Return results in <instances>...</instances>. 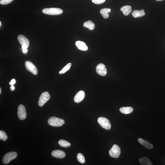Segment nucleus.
Here are the masks:
<instances>
[{"label":"nucleus","mask_w":165,"mask_h":165,"mask_svg":"<svg viewBox=\"0 0 165 165\" xmlns=\"http://www.w3.org/2000/svg\"><path fill=\"white\" fill-rule=\"evenodd\" d=\"M42 12L44 14L49 15H57L62 14L63 11L60 8H44L42 10Z\"/></svg>","instance_id":"obj_1"},{"label":"nucleus","mask_w":165,"mask_h":165,"mask_svg":"<svg viewBox=\"0 0 165 165\" xmlns=\"http://www.w3.org/2000/svg\"><path fill=\"white\" fill-rule=\"evenodd\" d=\"M48 123L50 126L54 127L62 126L64 124L63 120L55 117H52L49 119Z\"/></svg>","instance_id":"obj_2"},{"label":"nucleus","mask_w":165,"mask_h":165,"mask_svg":"<svg viewBox=\"0 0 165 165\" xmlns=\"http://www.w3.org/2000/svg\"><path fill=\"white\" fill-rule=\"evenodd\" d=\"M98 122L103 128L106 130L110 129L111 124L108 120L106 118L101 117L98 119Z\"/></svg>","instance_id":"obj_3"},{"label":"nucleus","mask_w":165,"mask_h":165,"mask_svg":"<svg viewBox=\"0 0 165 165\" xmlns=\"http://www.w3.org/2000/svg\"><path fill=\"white\" fill-rule=\"evenodd\" d=\"M121 153L120 148L117 145L114 144L111 149L109 151L110 157L114 158H118L120 156Z\"/></svg>","instance_id":"obj_4"},{"label":"nucleus","mask_w":165,"mask_h":165,"mask_svg":"<svg viewBox=\"0 0 165 165\" xmlns=\"http://www.w3.org/2000/svg\"><path fill=\"white\" fill-rule=\"evenodd\" d=\"M17 156V154L15 152H10L5 155L3 158V162L4 164H7L11 161L15 159Z\"/></svg>","instance_id":"obj_5"},{"label":"nucleus","mask_w":165,"mask_h":165,"mask_svg":"<svg viewBox=\"0 0 165 165\" xmlns=\"http://www.w3.org/2000/svg\"><path fill=\"white\" fill-rule=\"evenodd\" d=\"M50 95L48 92H43L39 97L38 101L39 106L40 107L43 106L50 99Z\"/></svg>","instance_id":"obj_6"},{"label":"nucleus","mask_w":165,"mask_h":165,"mask_svg":"<svg viewBox=\"0 0 165 165\" xmlns=\"http://www.w3.org/2000/svg\"><path fill=\"white\" fill-rule=\"evenodd\" d=\"M18 115L20 120H24L26 117V110L25 107L22 105H19L18 108Z\"/></svg>","instance_id":"obj_7"},{"label":"nucleus","mask_w":165,"mask_h":165,"mask_svg":"<svg viewBox=\"0 0 165 165\" xmlns=\"http://www.w3.org/2000/svg\"><path fill=\"white\" fill-rule=\"evenodd\" d=\"M25 67L28 71L31 72L34 75H37L38 73L37 69L33 63L29 61H25Z\"/></svg>","instance_id":"obj_8"},{"label":"nucleus","mask_w":165,"mask_h":165,"mask_svg":"<svg viewBox=\"0 0 165 165\" xmlns=\"http://www.w3.org/2000/svg\"><path fill=\"white\" fill-rule=\"evenodd\" d=\"M96 71L97 73L101 76H104L107 73L106 67L103 63H100L97 65L96 68Z\"/></svg>","instance_id":"obj_9"},{"label":"nucleus","mask_w":165,"mask_h":165,"mask_svg":"<svg viewBox=\"0 0 165 165\" xmlns=\"http://www.w3.org/2000/svg\"><path fill=\"white\" fill-rule=\"evenodd\" d=\"M18 41L21 46H25L28 47L29 46V41L28 39L22 35H19L18 37Z\"/></svg>","instance_id":"obj_10"},{"label":"nucleus","mask_w":165,"mask_h":165,"mask_svg":"<svg viewBox=\"0 0 165 165\" xmlns=\"http://www.w3.org/2000/svg\"><path fill=\"white\" fill-rule=\"evenodd\" d=\"M85 96L84 92L83 90H81L76 94L74 98V101L77 103H80L84 99Z\"/></svg>","instance_id":"obj_11"},{"label":"nucleus","mask_w":165,"mask_h":165,"mask_svg":"<svg viewBox=\"0 0 165 165\" xmlns=\"http://www.w3.org/2000/svg\"><path fill=\"white\" fill-rule=\"evenodd\" d=\"M52 155L53 157L56 158L62 159L66 156V153L64 151L61 150H54L52 152Z\"/></svg>","instance_id":"obj_12"},{"label":"nucleus","mask_w":165,"mask_h":165,"mask_svg":"<svg viewBox=\"0 0 165 165\" xmlns=\"http://www.w3.org/2000/svg\"><path fill=\"white\" fill-rule=\"evenodd\" d=\"M75 44L77 48L80 50L86 51L88 50V47L87 46L86 43L83 41H76Z\"/></svg>","instance_id":"obj_13"},{"label":"nucleus","mask_w":165,"mask_h":165,"mask_svg":"<svg viewBox=\"0 0 165 165\" xmlns=\"http://www.w3.org/2000/svg\"><path fill=\"white\" fill-rule=\"evenodd\" d=\"M138 141L141 145L147 149H151L153 148V145L149 142H148L147 141L141 138L138 139Z\"/></svg>","instance_id":"obj_14"},{"label":"nucleus","mask_w":165,"mask_h":165,"mask_svg":"<svg viewBox=\"0 0 165 165\" xmlns=\"http://www.w3.org/2000/svg\"><path fill=\"white\" fill-rule=\"evenodd\" d=\"M145 14L143 9L140 10H134L132 13V15L134 18H137L142 17L145 15Z\"/></svg>","instance_id":"obj_15"},{"label":"nucleus","mask_w":165,"mask_h":165,"mask_svg":"<svg viewBox=\"0 0 165 165\" xmlns=\"http://www.w3.org/2000/svg\"><path fill=\"white\" fill-rule=\"evenodd\" d=\"M121 10L123 13L124 15L128 16L132 12V7L129 5H126L121 8Z\"/></svg>","instance_id":"obj_16"},{"label":"nucleus","mask_w":165,"mask_h":165,"mask_svg":"<svg viewBox=\"0 0 165 165\" xmlns=\"http://www.w3.org/2000/svg\"><path fill=\"white\" fill-rule=\"evenodd\" d=\"M111 11V10L110 8H105L101 9L100 12L104 19H107L109 17V13Z\"/></svg>","instance_id":"obj_17"},{"label":"nucleus","mask_w":165,"mask_h":165,"mask_svg":"<svg viewBox=\"0 0 165 165\" xmlns=\"http://www.w3.org/2000/svg\"><path fill=\"white\" fill-rule=\"evenodd\" d=\"M133 109L130 107H122L120 109V111L121 113L124 114H128L132 113Z\"/></svg>","instance_id":"obj_18"},{"label":"nucleus","mask_w":165,"mask_h":165,"mask_svg":"<svg viewBox=\"0 0 165 165\" xmlns=\"http://www.w3.org/2000/svg\"><path fill=\"white\" fill-rule=\"evenodd\" d=\"M83 25L84 27L88 28L90 30H94L95 27V24L91 21H88L86 22Z\"/></svg>","instance_id":"obj_19"},{"label":"nucleus","mask_w":165,"mask_h":165,"mask_svg":"<svg viewBox=\"0 0 165 165\" xmlns=\"http://www.w3.org/2000/svg\"><path fill=\"white\" fill-rule=\"evenodd\" d=\"M139 162L141 165H152V163L148 158L144 157L139 159Z\"/></svg>","instance_id":"obj_20"},{"label":"nucleus","mask_w":165,"mask_h":165,"mask_svg":"<svg viewBox=\"0 0 165 165\" xmlns=\"http://www.w3.org/2000/svg\"><path fill=\"white\" fill-rule=\"evenodd\" d=\"M58 144L60 146L63 147H68L71 146V144L70 143L63 139L59 140Z\"/></svg>","instance_id":"obj_21"},{"label":"nucleus","mask_w":165,"mask_h":165,"mask_svg":"<svg viewBox=\"0 0 165 165\" xmlns=\"http://www.w3.org/2000/svg\"><path fill=\"white\" fill-rule=\"evenodd\" d=\"M77 160L82 164H84L85 162V159L84 156L82 154L79 153L77 156Z\"/></svg>","instance_id":"obj_22"},{"label":"nucleus","mask_w":165,"mask_h":165,"mask_svg":"<svg viewBox=\"0 0 165 165\" xmlns=\"http://www.w3.org/2000/svg\"><path fill=\"white\" fill-rule=\"evenodd\" d=\"M71 66V63H69L68 64H67L66 66L63 68L61 70V71L59 72V74L64 73L70 69Z\"/></svg>","instance_id":"obj_23"},{"label":"nucleus","mask_w":165,"mask_h":165,"mask_svg":"<svg viewBox=\"0 0 165 165\" xmlns=\"http://www.w3.org/2000/svg\"><path fill=\"white\" fill-rule=\"evenodd\" d=\"M8 139V136L5 132L3 130L0 131V139L3 141H5Z\"/></svg>","instance_id":"obj_24"},{"label":"nucleus","mask_w":165,"mask_h":165,"mask_svg":"<svg viewBox=\"0 0 165 165\" xmlns=\"http://www.w3.org/2000/svg\"><path fill=\"white\" fill-rule=\"evenodd\" d=\"M14 0H1L0 4L3 5H7L12 3Z\"/></svg>","instance_id":"obj_25"},{"label":"nucleus","mask_w":165,"mask_h":165,"mask_svg":"<svg viewBox=\"0 0 165 165\" xmlns=\"http://www.w3.org/2000/svg\"><path fill=\"white\" fill-rule=\"evenodd\" d=\"M92 2L96 4H100L104 3L106 0H92Z\"/></svg>","instance_id":"obj_26"},{"label":"nucleus","mask_w":165,"mask_h":165,"mask_svg":"<svg viewBox=\"0 0 165 165\" xmlns=\"http://www.w3.org/2000/svg\"><path fill=\"white\" fill-rule=\"evenodd\" d=\"M22 48L23 52L24 53H26L27 52H28V50H27V48H28V47L25 46H22Z\"/></svg>","instance_id":"obj_27"},{"label":"nucleus","mask_w":165,"mask_h":165,"mask_svg":"<svg viewBox=\"0 0 165 165\" xmlns=\"http://www.w3.org/2000/svg\"><path fill=\"white\" fill-rule=\"evenodd\" d=\"M16 83V80L15 79H13L9 83V84L10 86L12 85H14Z\"/></svg>","instance_id":"obj_28"},{"label":"nucleus","mask_w":165,"mask_h":165,"mask_svg":"<svg viewBox=\"0 0 165 165\" xmlns=\"http://www.w3.org/2000/svg\"><path fill=\"white\" fill-rule=\"evenodd\" d=\"M10 89L11 91H14L15 89V87H14V85H12L10 87Z\"/></svg>","instance_id":"obj_29"},{"label":"nucleus","mask_w":165,"mask_h":165,"mask_svg":"<svg viewBox=\"0 0 165 165\" xmlns=\"http://www.w3.org/2000/svg\"><path fill=\"white\" fill-rule=\"evenodd\" d=\"M1 88H0V94H1Z\"/></svg>","instance_id":"obj_30"},{"label":"nucleus","mask_w":165,"mask_h":165,"mask_svg":"<svg viewBox=\"0 0 165 165\" xmlns=\"http://www.w3.org/2000/svg\"><path fill=\"white\" fill-rule=\"evenodd\" d=\"M156 1H163V0H156Z\"/></svg>","instance_id":"obj_31"},{"label":"nucleus","mask_w":165,"mask_h":165,"mask_svg":"<svg viewBox=\"0 0 165 165\" xmlns=\"http://www.w3.org/2000/svg\"><path fill=\"white\" fill-rule=\"evenodd\" d=\"M0 24H1V25H0V26H1V22H0Z\"/></svg>","instance_id":"obj_32"}]
</instances>
